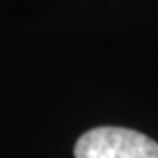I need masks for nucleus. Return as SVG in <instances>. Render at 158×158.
<instances>
[{"label": "nucleus", "instance_id": "obj_1", "mask_svg": "<svg viewBox=\"0 0 158 158\" xmlns=\"http://www.w3.org/2000/svg\"><path fill=\"white\" fill-rule=\"evenodd\" d=\"M76 158H158V142L130 128L98 127L79 137Z\"/></svg>", "mask_w": 158, "mask_h": 158}]
</instances>
